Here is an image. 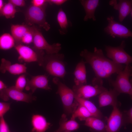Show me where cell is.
Listing matches in <instances>:
<instances>
[{
	"instance_id": "cell-1",
	"label": "cell",
	"mask_w": 132,
	"mask_h": 132,
	"mask_svg": "<svg viewBox=\"0 0 132 132\" xmlns=\"http://www.w3.org/2000/svg\"><path fill=\"white\" fill-rule=\"evenodd\" d=\"M80 55L84 59L85 64H89L94 72L95 76L92 81L93 86H103V79L108 78L114 73L118 74L124 68L122 64L116 63L106 57L102 50L96 47L93 52L85 49Z\"/></svg>"
},
{
	"instance_id": "cell-2",
	"label": "cell",
	"mask_w": 132,
	"mask_h": 132,
	"mask_svg": "<svg viewBox=\"0 0 132 132\" xmlns=\"http://www.w3.org/2000/svg\"><path fill=\"white\" fill-rule=\"evenodd\" d=\"M53 81L57 85L56 93L60 97L65 112L72 114L79 105L75 100L73 90L62 83L58 77L54 78Z\"/></svg>"
},
{
	"instance_id": "cell-3",
	"label": "cell",
	"mask_w": 132,
	"mask_h": 132,
	"mask_svg": "<svg viewBox=\"0 0 132 132\" xmlns=\"http://www.w3.org/2000/svg\"><path fill=\"white\" fill-rule=\"evenodd\" d=\"M64 58L63 54L47 55L44 56L43 66L50 75L56 77L63 78L66 72L63 61Z\"/></svg>"
},
{
	"instance_id": "cell-4",
	"label": "cell",
	"mask_w": 132,
	"mask_h": 132,
	"mask_svg": "<svg viewBox=\"0 0 132 132\" xmlns=\"http://www.w3.org/2000/svg\"><path fill=\"white\" fill-rule=\"evenodd\" d=\"M132 69L130 65H126L124 69L118 74L115 80L111 79H108L109 83L113 87V89L120 94H128L131 98L132 86L129 78L132 76Z\"/></svg>"
},
{
	"instance_id": "cell-5",
	"label": "cell",
	"mask_w": 132,
	"mask_h": 132,
	"mask_svg": "<svg viewBox=\"0 0 132 132\" xmlns=\"http://www.w3.org/2000/svg\"><path fill=\"white\" fill-rule=\"evenodd\" d=\"M15 49L19 55V61L29 63L35 62L40 66H43L44 60L43 50L32 48L20 44H16Z\"/></svg>"
},
{
	"instance_id": "cell-6",
	"label": "cell",
	"mask_w": 132,
	"mask_h": 132,
	"mask_svg": "<svg viewBox=\"0 0 132 132\" xmlns=\"http://www.w3.org/2000/svg\"><path fill=\"white\" fill-rule=\"evenodd\" d=\"M46 6L38 7L31 5L29 6L25 13V19L27 23L31 25L36 24L46 31H49L50 26L46 19Z\"/></svg>"
},
{
	"instance_id": "cell-7",
	"label": "cell",
	"mask_w": 132,
	"mask_h": 132,
	"mask_svg": "<svg viewBox=\"0 0 132 132\" xmlns=\"http://www.w3.org/2000/svg\"><path fill=\"white\" fill-rule=\"evenodd\" d=\"M125 41H122L119 46L113 47L106 46L105 50L107 56L113 62L119 64L130 65L132 62V57L124 50Z\"/></svg>"
},
{
	"instance_id": "cell-8",
	"label": "cell",
	"mask_w": 132,
	"mask_h": 132,
	"mask_svg": "<svg viewBox=\"0 0 132 132\" xmlns=\"http://www.w3.org/2000/svg\"><path fill=\"white\" fill-rule=\"evenodd\" d=\"M33 27L34 47L39 50H45L47 55L58 53L61 49V44L59 43L49 44L40 30L34 25Z\"/></svg>"
},
{
	"instance_id": "cell-9",
	"label": "cell",
	"mask_w": 132,
	"mask_h": 132,
	"mask_svg": "<svg viewBox=\"0 0 132 132\" xmlns=\"http://www.w3.org/2000/svg\"><path fill=\"white\" fill-rule=\"evenodd\" d=\"M108 23L104 29V31L113 38H128L132 37V32L128 28L114 20L113 16L108 17Z\"/></svg>"
},
{
	"instance_id": "cell-10",
	"label": "cell",
	"mask_w": 132,
	"mask_h": 132,
	"mask_svg": "<svg viewBox=\"0 0 132 132\" xmlns=\"http://www.w3.org/2000/svg\"><path fill=\"white\" fill-rule=\"evenodd\" d=\"M32 94L25 93L13 86L0 91V97L5 101L11 98L17 101L29 103L36 99V97L33 96Z\"/></svg>"
},
{
	"instance_id": "cell-11",
	"label": "cell",
	"mask_w": 132,
	"mask_h": 132,
	"mask_svg": "<svg viewBox=\"0 0 132 132\" xmlns=\"http://www.w3.org/2000/svg\"><path fill=\"white\" fill-rule=\"evenodd\" d=\"M107 89L103 86L86 84L78 86L75 85L73 87L72 90L75 96L81 98L87 99L99 95Z\"/></svg>"
},
{
	"instance_id": "cell-12",
	"label": "cell",
	"mask_w": 132,
	"mask_h": 132,
	"mask_svg": "<svg viewBox=\"0 0 132 132\" xmlns=\"http://www.w3.org/2000/svg\"><path fill=\"white\" fill-rule=\"evenodd\" d=\"M113 107V110L107 119L106 132H118L121 127L124 126L122 112L118 106Z\"/></svg>"
},
{
	"instance_id": "cell-13",
	"label": "cell",
	"mask_w": 132,
	"mask_h": 132,
	"mask_svg": "<svg viewBox=\"0 0 132 132\" xmlns=\"http://www.w3.org/2000/svg\"><path fill=\"white\" fill-rule=\"evenodd\" d=\"M37 88L49 90L51 88L48 84L47 77L44 75L33 76L30 80H27L25 87L27 90H31L32 93Z\"/></svg>"
},
{
	"instance_id": "cell-14",
	"label": "cell",
	"mask_w": 132,
	"mask_h": 132,
	"mask_svg": "<svg viewBox=\"0 0 132 132\" xmlns=\"http://www.w3.org/2000/svg\"><path fill=\"white\" fill-rule=\"evenodd\" d=\"M109 4L119 12L118 18L120 22H122L132 11V0H116L110 1Z\"/></svg>"
},
{
	"instance_id": "cell-15",
	"label": "cell",
	"mask_w": 132,
	"mask_h": 132,
	"mask_svg": "<svg viewBox=\"0 0 132 132\" xmlns=\"http://www.w3.org/2000/svg\"><path fill=\"white\" fill-rule=\"evenodd\" d=\"M120 93L114 89H107L99 95L98 101L99 107H103L109 106L112 107L118 106L119 103L117 97Z\"/></svg>"
},
{
	"instance_id": "cell-16",
	"label": "cell",
	"mask_w": 132,
	"mask_h": 132,
	"mask_svg": "<svg viewBox=\"0 0 132 132\" xmlns=\"http://www.w3.org/2000/svg\"><path fill=\"white\" fill-rule=\"evenodd\" d=\"M27 68L24 64L15 63L12 64L11 62L2 58L1 60L0 71L4 73L8 71L14 75H19L25 73Z\"/></svg>"
},
{
	"instance_id": "cell-17",
	"label": "cell",
	"mask_w": 132,
	"mask_h": 132,
	"mask_svg": "<svg viewBox=\"0 0 132 132\" xmlns=\"http://www.w3.org/2000/svg\"><path fill=\"white\" fill-rule=\"evenodd\" d=\"M80 1L85 12L86 15L84 20L86 21L89 19L96 20L95 13L97 8L99 6V0H81Z\"/></svg>"
},
{
	"instance_id": "cell-18",
	"label": "cell",
	"mask_w": 132,
	"mask_h": 132,
	"mask_svg": "<svg viewBox=\"0 0 132 132\" xmlns=\"http://www.w3.org/2000/svg\"><path fill=\"white\" fill-rule=\"evenodd\" d=\"M31 123L33 127L31 132H45L50 125L44 116L37 114L32 116Z\"/></svg>"
},
{
	"instance_id": "cell-19",
	"label": "cell",
	"mask_w": 132,
	"mask_h": 132,
	"mask_svg": "<svg viewBox=\"0 0 132 132\" xmlns=\"http://www.w3.org/2000/svg\"><path fill=\"white\" fill-rule=\"evenodd\" d=\"M85 63L81 61L77 65L74 72L75 85L78 86L86 84V71Z\"/></svg>"
},
{
	"instance_id": "cell-20",
	"label": "cell",
	"mask_w": 132,
	"mask_h": 132,
	"mask_svg": "<svg viewBox=\"0 0 132 132\" xmlns=\"http://www.w3.org/2000/svg\"><path fill=\"white\" fill-rule=\"evenodd\" d=\"M85 121L84 125L92 132H106V123L101 119L91 117Z\"/></svg>"
},
{
	"instance_id": "cell-21",
	"label": "cell",
	"mask_w": 132,
	"mask_h": 132,
	"mask_svg": "<svg viewBox=\"0 0 132 132\" xmlns=\"http://www.w3.org/2000/svg\"><path fill=\"white\" fill-rule=\"evenodd\" d=\"M58 128L54 132H64L77 130L79 128V124L75 119H71L68 120L66 115H62L59 122Z\"/></svg>"
},
{
	"instance_id": "cell-22",
	"label": "cell",
	"mask_w": 132,
	"mask_h": 132,
	"mask_svg": "<svg viewBox=\"0 0 132 132\" xmlns=\"http://www.w3.org/2000/svg\"><path fill=\"white\" fill-rule=\"evenodd\" d=\"M74 96L75 100L78 103L84 107L92 117L101 119L103 118L102 113L92 102L88 99L78 98L75 95Z\"/></svg>"
},
{
	"instance_id": "cell-23",
	"label": "cell",
	"mask_w": 132,
	"mask_h": 132,
	"mask_svg": "<svg viewBox=\"0 0 132 132\" xmlns=\"http://www.w3.org/2000/svg\"><path fill=\"white\" fill-rule=\"evenodd\" d=\"M31 27L24 24H12L11 27V35L17 44H21V40L25 34L30 29Z\"/></svg>"
},
{
	"instance_id": "cell-24",
	"label": "cell",
	"mask_w": 132,
	"mask_h": 132,
	"mask_svg": "<svg viewBox=\"0 0 132 132\" xmlns=\"http://www.w3.org/2000/svg\"><path fill=\"white\" fill-rule=\"evenodd\" d=\"M15 43L14 38L10 33H5L0 35V49L9 50L15 46Z\"/></svg>"
},
{
	"instance_id": "cell-25",
	"label": "cell",
	"mask_w": 132,
	"mask_h": 132,
	"mask_svg": "<svg viewBox=\"0 0 132 132\" xmlns=\"http://www.w3.org/2000/svg\"><path fill=\"white\" fill-rule=\"evenodd\" d=\"M56 19L60 27L59 31L60 33L62 34H65L69 23L66 13L61 8L58 10Z\"/></svg>"
},
{
	"instance_id": "cell-26",
	"label": "cell",
	"mask_w": 132,
	"mask_h": 132,
	"mask_svg": "<svg viewBox=\"0 0 132 132\" xmlns=\"http://www.w3.org/2000/svg\"><path fill=\"white\" fill-rule=\"evenodd\" d=\"M92 117L90 113L84 106L79 104L76 110L72 114L71 119L78 118L80 121H85L87 118Z\"/></svg>"
},
{
	"instance_id": "cell-27",
	"label": "cell",
	"mask_w": 132,
	"mask_h": 132,
	"mask_svg": "<svg viewBox=\"0 0 132 132\" xmlns=\"http://www.w3.org/2000/svg\"><path fill=\"white\" fill-rule=\"evenodd\" d=\"M17 11L15 7L8 2L4 4L0 12V16H3L7 19L13 18Z\"/></svg>"
},
{
	"instance_id": "cell-28",
	"label": "cell",
	"mask_w": 132,
	"mask_h": 132,
	"mask_svg": "<svg viewBox=\"0 0 132 132\" xmlns=\"http://www.w3.org/2000/svg\"><path fill=\"white\" fill-rule=\"evenodd\" d=\"M34 35L33 26L31 27L30 30L24 35L21 40L22 42L26 44H29L33 42Z\"/></svg>"
},
{
	"instance_id": "cell-29",
	"label": "cell",
	"mask_w": 132,
	"mask_h": 132,
	"mask_svg": "<svg viewBox=\"0 0 132 132\" xmlns=\"http://www.w3.org/2000/svg\"><path fill=\"white\" fill-rule=\"evenodd\" d=\"M27 82L25 76L22 74L19 76L17 78L14 86L17 89L23 91L26 86Z\"/></svg>"
},
{
	"instance_id": "cell-30",
	"label": "cell",
	"mask_w": 132,
	"mask_h": 132,
	"mask_svg": "<svg viewBox=\"0 0 132 132\" xmlns=\"http://www.w3.org/2000/svg\"><path fill=\"white\" fill-rule=\"evenodd\" d=\"M122 113L123 121L124 126L132 123V108Z\"/></svg>"
},
{
	"instance_id": "cell-31",
	"label": "cell",
	"mask_w": 132,
	"mask_h": 132,
	"mask_svg": "<svg viewBox=\"0 0 132 132\" xmlns=\"http://www.w3.org/2000/svg\"><path fill=\"white\" fill-rule=\"evenodd\" d=\"M10 108V104L9 103L0 102V117L7 112Z\"/></svg>"
},
{
	"instance_id": "cell-32",
	"label": "cell",
	"mask_w": 132,
	"mask_h": 132,
	"mask_svg": "<svg viewBox=\"0 0 132 132\" xmlns=\"http://www.w3.org/2000/svg\"><path fill=\"white\" fill-rule=\"evenodd\" d=\"M32 5L37 7H42L47 6V0H32L31 1Z\"/></svg>"
},
{
	"instance_id": "cell-33",
	"label": "cell",
	"mask_w": 132,
	"mask_h": 132,
	"mask_svg": "<svg viewBox=\"0 0 132 132\" xmlns=\"http://www.w3.org/2000/svg\"><path fill=\"white\" fill-rule=\"evenodd\" d=\"M0 132H10L8 127L3 116L0 117Z\"/></svg>"
},
{
	"instance_id": "cell-34",
	"label": "cell",
	"mask_w": 132,
	"mask_h": 132,
	"mask_svg": "<svg viewBox=\"0 0 132 132\" xmlns=\"http://www.w3.org/2000/svg\"><path fill=\"white\" fill-rule=\"evenodd\" d=\"M8 2L11 3L15 7L16 6L23 7L25 5V1L24 0H9Z\"/></svg>"
},
{
	"instance_id": "cell-35",
	"label": "cell",
	"mask_w": 132,
	"mask_h": 132,
	"mask_svg": "<svg viewBox=\"0 0 132 132\" xmlns=\"http://www.w3.org/2000/svg\"><path fill=\"white\" fill-rule=\"evenodd\" d=\"M67 1L66 0H47V2L50 4H54L60 5L64 3Z\"/></svg>"
},
{
	"instance_id": "cell-36",
	"label": "cell",
	"mask_w": 132,
	"mask_h": 132,
	"mask_svg": "<svg viewBox=\"0 0 132 132\" xmlns=\"http://www.w3.org/2000/svg\"><path fill=\"white\" fill-rule=\"evenodd\" d=\"M7 87L3 82L0 80V91L7 88Z\"/></svg>"
},
{
	"instance_id": "cell-37",
	"label": "cell",
	"mask_w": 132,
	"mask_h": 132,
	"mask_svg": "<svg viewBox=\"0 0 132 132\" xmlns=\"http://www.w3.org/2000/svg\"><path fill=\"white\" fill-rule=\"evenodd\" d=\"M4 4L3 0H0V12L3 8Z\"/></svg>"
},
{
	"instance_id": "cell-38",
	"label": "cell",
	"mask_w": 132,
	"mask_h": 132,
	"mask_svg": "<svg viewBox=\"0 0 132 132\" xmlns=\"http://www.w3.org/2000/svg\"><path fill=\"white\" fill-rule=\"evenodd\" d=\"M64 132H71V131H65Z\"/></svg>"
},
{
	"instance_id": "cell-39",
	"label": "cell",
	"mask_w": 132,
	"mask_h": 132,
	"mask_svg": "<svg viewBox=\"0 0 132 132\" xmlns=\"http://www.w3.org/2000/svg\"></svg>"
}]
</instances>
